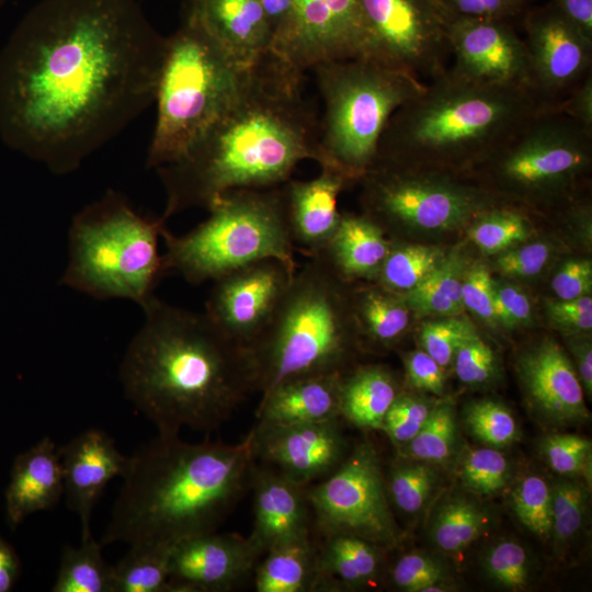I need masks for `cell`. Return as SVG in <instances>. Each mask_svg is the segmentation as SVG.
<instances>
[{
	"label": "cell",
	"mask_w": 592,
	"mask_h": 592,
	"mask_svg": "<svg viewBox=\"0 0 592 592\" xmlns=\"http://www.w3.org/2000/svg\"><path fill=\"white\" fill-rule=\"evenodd\" d=\"M164 47L137 0H41L0 53V138L75 171L155 102Z\"/></svg>",
	"instance_id": "obj_1"
},
{
	"label": "cell",
	"mask_w": 592,
	"mask_h": 592,
	"mask_svg": "<svg viewBox=\"0 0 592 592\" xmlns=\"http://www.w3.org/2000/svg\"><path fill=\"white\" fill-rule=\"evenodd\" d=\"M305 72L272 49L250 64L230 101L180 160L157 169L164 223L208 208L221 195L284 184L303 160L318 163L319 117L304 93Z\"/></svg>",
	"instance_id": "obj_2"
},
{
	"label": "cell",
	"mask_w": 592,
	"mask_h": 592,
	"mask_svg": "<svg viewBox=\"0 0 592 592\" xmlns=\"http://www.w3.org/2000/svg\"><path fill=\"white\" fill-rule=\"evenodd\" d=\"M119 368L126 397L157 428L210 433L255 391L248 346L226 337L206 316L155 295Z\"/></svg>",
	"instance_id": "obj_3"
},
{
	"label": "cell",
	"mask_w": 592,
	"mask_h": 592,
	"mask_svg": "<svg viewBox=\"0 0 592 592\" xmlns=\"http://www.w3.org/2000/svg\"><path fill=\"white\" fill-rule=\"evenodd\" d=\"M254 459L251 433L237 444L158 435L128 456L100 543L171 548L217 531L251 485Z\"/></svg>",
	"instance_id": "obj_4"
},
{
	"label": "cell",
	"mask_w": 592,
	"mask_h": 592,
	"mask_svg": "<svg viewBox=\"0 0 592 592\" xmlns=\"http://www.w3.org/2000/svg\"><path fill=\"white\" fill-rule=\"evenodd\" d=\"M545 105L532 88L482 86L447 69L395 111L373 166L415 169L480 161Z\"/></svg>",
	"instance_id": "obj_5"
},
{
	"label": "cell",
	"mask_w": 592,
	"mask_h": 592,
	"mask_svg": "<svg viewBox=\"0 0 592 592\" xmlns=\"http://www.w3.org/2000/svg\"><path fill=\"white\" fill-rule=\"evenodd\" d=\"M348 283L320 255L297 267L271 322L248 346L261 396L282 382L344 374L357 331Z\"/></svg>",
	"instance_id": "obj_6"
},
{
	"label": "cell",
	"mask_w": 592,
	"mask_h": 592,
	"mask_svg": "<svg viewBox=\"0 0 592 592\" xmlns=\"http://www.w3.org/2000/svg\"><path fill=\"white\" fill-rule=\"evenodd\" d=\"M248 66L186 13L181 26L166 37L149 168L173 163L191 150L230 101Z\"/></svg>",
	"instance_id": "obj_7"
},
{
	"label": "cell",
	"mask_w": 592,
	"mask_h": 592,
	"mask_svg": "<svg viewBox=\"0 0 592 592\" xmlns=\"http://www.w3.org/2000/svg\"><path fill=\"white\" fill-rule=\"evenodd\" d=\"M163 227L161 218H146L121 195L107 192L73 217L60 284L99 299L124 298L141 307L167 275L158 250Z\"/></svg>",
	"instance_id": "obj_8"
},
{
	"label": "cell",
	"mask_w": 592,
	"mask_h": 592,
	"mask_svg": "<svg viewBox=\"0 0 592 592\" xmlns=\"http://www.w3.org/2000/svg\"><path fill=\"white\" fill-rule=\"evenodd\" d=\"M207 210L209 216L186 234L178 236L162 228L167 274L202 284L266 259L296 272L281 185L230 191Z\"/></svg>",
	"instance_id": "obj_9"
},
{
	"label": "cell",
	"mask_w": 592,
	"mask_h": 592,
	"mask_svg": "<svg viewBox=\"0 0 592 592\" xmlns=\"http://www.w3.org/2000/svg\"><path fill=\"white\" fill-rule=\"evenodd\" d=\"M311 71L323 102L318 164L358 180L374 164L391 115L425 83L369 57L326 61Z\"/></svg>",
	"instance_id": "obj_10"
},
{
	"label": "cell",
	"mask_w": 592,
	"mask_h": 592,
	"mask_svg": "<svg viewBox=\"0 0 592 592\" xmlns=\"http://www.w3.org/2000/svg\"><path fill=\"white\" fill-rule=\"evenodd\" d=\"M591 159L592 130L558 104L536 110L480 161L511 190L543 194L580 178Z\"/></svg>",
	"instance_id": "obj_11"
},
{
	"label": "cell",
	"mask_w": 592,
	"mask_h": 592,
	"mask_svg": "<svg viewBox=\"0 0 592 592\" xmlns=\"http://www.w3.org/2000/svg\"><path fill=\"white\" fill-rule=\"evenodd\" d=\"M314 522L321 535L350 534L387 550L401 533L390 506L374 445L361 442L323 480L306 488Z\"/></svg>",
	"instance_id": "obj_12"
},
{
	"label": "cell",
	"mask_w": 592,
	"mask_h": 592,
	"mask_svg": "<svg viewBox=\"0 0 592 592\" xmlns=\"http://www.w3.org/2000/svg\"><path fill=\"white\" fill-rule=\"evenodd\" d=\"M361 179L365 180L366 216L378 225L446 230L464 225L488 204L478 189L440 172L373 166Z\"/></svg>",
	"instance_id": "obj_13"
},
{
	"label": "cell",
	"mask_w": 592,
	"mask_h": 592,
	"mask_svg": "<svg viewBox=\"0 0 592 592\" xmlns=\"http://www.w3.org/2000/svg\"><path fill=\"white\" fill-rule=\"evenodd\" d=\"M367 55L428 83L447 69L449 16L439 0H360Z\"/></svg>",
	"instance_id": "obj_14"
},
{
	"label": "cell",
	"mask_w": 592,
	"mask_h": 592,
	"mask_svg": "<svg viewBox=\"0 0 592 592\" xmlns=\"http://www.w3.org/2000/svg\"><path fill=\"white\" fill-rule=\"evenodd\" d=\"M272 50L303 72L326 61L366 57L360 0H293L289 21Z\"/></svg>",
	"instance_id": "obj_15"
},
{
	"label": "cell",
	"mask_w": 592,
	"mask_h": 592,
	"mask_svg": "<svg viewBox=\"0 0 592 592\" xmlns=\"http://www.w3.org/2000/svg\"><path fill=\"white\" fill-rule=\"evenodd\" d=\"M521 22L532 88L545 104L558 105L592 73V41L549 2L531 5Z\"/></svg>",
	"instance_id": "obj_16"
},
{
	"label": "cell",
	"mask_w": 592,
	"mask_h": 592,
	"mask_svg": "<svg viewBox=\"0 0 592 592\" xmlns=\"http://www.w3.org/2000/svg\"><path fill=\"white\" fill-rule=\"evenodd\" d=\"M293 275L274 259L235 270L214 281L204 312L226 337L249 346L271 322Z\"/></svg>",
	"instance_id": "obj_17"
},
{
	"label": "cell",
	"mask_w": 592,
	"mask_h": 592,
	"mask_svg": "<svg viewBox=\"0 0 592 592\" xmlns=\"http://www.w3.org/2000/svg\"><path fill=\"white\" fill-rule=\"evenodd\" d=\"M448 38V69L456 76L482 86L532 88L525 43L512 22L449 18Z\"/></svg>",
	"instance_id": "obj_18"
},
{
	"label": "cell",
	"mask_w": 592,
	"mask_h": 592,
	"mask_svg": "<svg viewBox=\"0 0 592 592\" xmlns=\"http://www.w3.org/2000/svg\"><path fill=\"white\" fill-rule=\"evenodd\" d=\"M340 418L294 424H257L250 432L254 458L307 487L344 459Z\"/></svg>",
	"instance_id": "obj_19"
},
{
	"label": "cell",
	"mask_w": 592,
	"mask_h": 592,
	"mask_svg": "<svg viewBox=\"0 0 592 592\" xmlns=\"http://www.w3.org/2000/svg\"><path fill=\"white\" fill-rule=\"evenodd\" d=\"M261 555L248 537L210 532L183 539L170 549L171 592H219L251 574Z\"/></svg>",
	"instance_id": "obj_20"
},
{
	"label": "cell",
	"mask_w": 592,
	"mask_h": 592,
	"mask_svg": "<svg viewBox=\"0 0 592 592\" xmlns=\"http://www.w3.org/2000/svg\"><path fill=\"white\" fill-rule=\"evenodd\" d=\"M519 374L528 402L544 422L566 426L589 419L578 373L555 341L545 340L525 352Z\"/></svg>",
	"instance_id": "obj_21"
},
{
	"label": "cell",
	"mask_w": 592,
	"mask_h": 592,
	"mask_svg": "<svg viewBox=\"0 0 592 592\" xmlns=\"http://www.w3.org/2000/svg\"><path fill=\"white\" fill-rule=\"evenodd\" d=\"M64 493L70 510L81 522V540L91 537L92 511L106 485L123 476L128 456L103 431L90 429L59 448Z\"/></svg>",
	"instance_id": "obj_22"
},
{
	"label": "cell",
	"mask_w": 592,
	"mask_h": 592,
	"mask_svg": "<svg viewBox=\"0 0 592 592\" xmlns=\"http://www.w3.org/2000/svg\"><path fill=\"white\" fill-rule=\"evenodd\" d=\"M320 168L310 180L289 179L281 185L293 246L308 258L319 255L332 237L341 218L339 196L352 181L333 167Z\"/></svg>",
	"instance_id": "obj_23"
},
{
	"label": "cell",
	"mask_w": 592,
	"mask_h": 592,
	"mask_svg": "<svg viewBox=\"0 0 592 592\" xmlns=\"http://www.w3.org/2000/svg\"><path fill=\"white\" fill-rule=\"evenodd\" d=\"M253 527L248 536L261 557L269 550L310 537L306 488L271 467L254 466Z\"/></svg>",
	"instance_id": "obj_24"
},
{
	"label": "cell",
	"mask_w": 592,
	"mask_h": 592,
	"mask_svg": "<svg viewBox=\"0 0 592 592\" xmlns=\"http://www.w3.org/2000/svg\"><path fill=\"white\" fill-rule=\"evenodd\" d=\"M186 13L241 65L272 49L274 36L260 0H190Z\"/></svg>",
	"instance_id": "obj_25"
},
{
	"label": "cell",
	"mask_w": 592,
	"mask_h": 592,
	"mask_svg": "<svg viewBox=\"0 0 592 592\" xmlns=\"http://www.w3.org/2000/svg\"><path fill=\"white\" fill-rule=\"evenodd\" d=\"M64 493L59 448L49 436L18 455L5 489V513L12 527L58 503Z\"/></svg>",
	"instance_id": "obj_26"
},
{
	"label": "cell",
	"mask_w": 592,
	"mask_h": 592,
	"mask_svg": "<svg viewBox=\"0 0 592 592\" xmlns=\"http://www.w3.org/2000/svg\"><path fill=\"white\" fill-rule=\"evenodd\" d=\"M342 375L306 376L280 383L261 396L257 409L258 424H294L340 418Z\"/></svg>",
	"instance_id": "obj_27"
},
{
	"label": "cell",
	"mask_w": 592,
	"mask_h": 592,
	"mask_svg": "<svg viewBox=\"0 0 592 592\" xmlns=\"http://www.w3.org/2000/svg\"><path fill=\"white\" fill-rule=\"evenodd\" d=\"M390 246L383 228L368 216L341 214L319 255L346 282L369 280L376 278Z\"/></svg>",
	"instance_id": "obj_28"
},
{
	"label": "cell",
	"mask_w": 592,
	"mask_h": 592,
	"mask_svg": "<svg viewBox=\"0 0 592 592\" xmlns=\"http://www.w3.org/2000/svg\"><path fill=\"white\" fill-rule=\"evenodd\" d=\"M316 544L317 590L358 589L380 576L386 548L350 534H325Z\"/></svg>",
	"instance_id": "obj_29"
},
{
	"label": "cell",
	"mask_w": 592,
	"mask_h": 592,
	"mask_svg": "<svg viewBox=\"0 0 592 592\" xmlns=\"http://www.w3.org/2000/svg\"><path fill=\"white\" fill-rule=\"evenodd\" d=\"M398 394L396 379L383 366H362L344 373L340 385V418L361 429L382 430L385 414Z\"/></svg>",
	"instance_id": "obj_30"
},
{
	"label": "cell",
	"mask_w": 592,
	"mask_h": 592,
	"mask_svg": "<svg viewBox=\"0 0 592 592\" xmlns=\"http://www.w3.org/2000/svg\"><path fill=\"white\" fill-rule=\"evenodd\" d=\"M253 579L258 592L316 591V543L306 537L269 550L258 561Z\"/></svg>",
	"instance_id": "obj_31"
},
{
	"label": "cell",
	"mask_w": 592,
	"mask_h": 592,
	"mask_svg": "<svg viewBox=\"0 0 592 592\" xmlns=\"http://www.w3.org/2000/svg\"><path fill=\"white\" fill-rule=\"evenodd\" d=\"M489 521L480 503L464 494H456L440 504L431 521L429 535L439 550L457 555L485 533Z\"/></svg>",
	"instance_id": "obj_32"
},
{
	"label": "cell",
	"mask_w": 592,
	"mask_h": 592,
	"mask_svg": "<svg viewBox=\"0 0 592 592\" xmlns=\"http://www.w3.org/2000/svg\"><path fill=\"white\" fill-rule=\"evenodd\" d=\"M352 304L357 327L376 343L395 342L409 326L410 309L402 296L379 284L356 293Z\"/></svg>",
	"instance_id": "obj_33"
},
{
	"label": "cell",
	"mask_w": 592,
	"mask_h": 592,
	"mask_svg": "<svg viewBox=\"0 0 592 592\" xmlns=\"http://www.w3.org/2000/svg\"><path fill=\"white\" fill-rule=\"evenodd\" d=\"M102 544L92 536L79 547L62 550L54 592H112L113 566L102 556Z\"/></svg>",
	"instance_id": "obj_34"
},
{
	"label": "cell",
	"mask_w": 592,
	"mask_h": 592,
	"mask_svg": "<svg viewBox=\"0 0 592 592\" xmlns=\"http://www.w3.org/2000/svg\"><path fill=\"white\" fill-rule=\"evenodd\" d=\"M171 548L136 545L113 566L112 592H166Z\"/></svg>",
	"instance_id": "obj_35"
},
{
	"label": "cell",
	"mask_w": 592,
	"mask_h": 592,
	"mask_svg": "<svg viewBox=\"0 0 592 592\" xmlns=\"http://www.w3.org/2000/svg\"><path fill=\"white\" fill-rule=\"evenodd\" d=\"M462 284L463 278L457 260L444 259L424 281L400 295L409 309L418 315L452 317L465 309Z\"/></svg>",
	"instance_id": "obj_36"
},
{
	"label": "cell",
	"mask_w": 592,
	"mask_h": 592,
	"mask_svg": "<svg viewBox=\"0 0 592 592\" xmlns=\"http://www.w3.org/2000/svg\"><path fill=\"white\" fill-rule=\"evenodd\" d=\"M439 482L434 464L402 458L396 462L385 478L387 497L402 515L419 514L429 502Z\"/></svg>",
	"instance_id": "obj_37"
},
{
	"label": "cell",
	"mask_w": 592,
	"mask_h": 592,
	"mask_svg": "<svg viewBox=\"0 0 592 592\" xmlns=\"http://www.w3.org/2000/svg\"><path fill=\"white\" fill-rule=\"evenodd\" d=\"M443 260V251L435 247L390 246L375 280L385 288L403 294L424 281Z\"/></svg>",
	"instance_id": "obj_38"
},
{
	"label": "cell",
	"mask_w": 592,
	"mask_h": 592,
	"mask_svg": "<svg viewBox=\"0 0 592 592\" xmlns=\"http://www.w3.org/2000/svg\"><path fill=\"white\" fill-rule=\"evenodd\" d=\"M550 487V538L561 551L579 536L587 523L591 485L581 478L561 477Z\"/></svg>",
	"instance_id": "obj_39"
},
{
	"label": "cell",
	"mask_w": 592,
	"mask_h": 592,
	"mask_svg": "<svg viewBox=\"0 0 592 592\" xmlns=\"http://www.w3.org/2000/svg\"><path fill=\"white\" fill-rule=\"evenodd\" d=\"M458 428L451 402L442 401L407 444L398 448L402 458L439 465L448 460L456 447Z\"/></svg>",
	"instance_id": "obj_40"
},
{
	"label": "cell",
	"mask_w": 592,
	"mask_h": 592,
	"mask_svg": "<svg viewBox=\"0 0 592 592\" xmlns=\"http://www.w3.org/2000/svg\"><path fill=\"white\" fill-rule=\"evenodd\" d=\"M457 477L470 493L489 497L503 491L510 483L512 467L498 448L481 447L464 452L457 464Z\"/></svg>",
	"instance_id": "obj_41"
},
{
	"label": "cell",
	"mask_w": 592,
	"mask_h": 592,
	"mask_svg": "<svg viewBox=\"0 0 592 592\" xmlns=\"http://www.w3.org/2000/svg\"><path fill=\"white\" fill-rule=\"evenodd\" d=\"M511 508L519 522L543 540L551 534V487L540 476L527 475L512 488Z\"/></svg>",
	"instance_id": "obj_42"
},
{
	"label": "cell",
	"mask_w": 592,
	"mask_h": 592,
	"mask_svg": "<svg viewBox=\"0 0 592 592\" xmlns=\"http://www.w3.org/2000/svg\"><path fill=\"white\" fill-rule=\"evenodd\" d=\"M463 421L468 432L489 447L499 449L513 444L520 437V429L512 412L492 399H481L468 405Z\"/></svg>",
	"instance_id": "obj_43"
},
{
	"label": "cell",
	"mask_w": 592,
	"mask_h": 592,
	"mask_svg": "<svg viewBox=\"0 0 592 592\" xmlns=\"http://www.w3.org/2000/svg\"><path fill=\"white\" fill-rule=\"evenodd\" d=\"M389 576L392 585L406 592H442L451 588L446 566L436 557L419 551L401 555Z\"/></svg>",
	"instance_id": "obj_44"
},
{
	"label": "cell",
	"mask_w": 592,
	"mask_h": 592,
	"mask_svg": "<svg viewBox=\"0 0 592 592\" xmlns=\"http://www.w3.org/2000/svg\"><path fill=\"white\" fill-rule=\"evenodd\" d=\"M540 453L556 474L581 478L591 485L592 444L587 437L572 433H551L540 442Z\"/></svg>",
	"instance_id": "obj_45"
},
{
	"label": "cell",
	"mask_w": 592,
	"mask_h": 592,
	"mask_svg": "<svg viewBox=\"0 0 592 592\" xmlns=\"http://www.w3.org/2000/svg\"><path fill=\"white\" fill-rule=\"evenodd\" d=\"M488 579L509 591L528 587L532 562L527 550L516 540L502 539L490 546L482 559Z\"/></svg>",
	"instance_id": "obj_46"
},
{
	"label": "cell",
	"mask_w": 592,
	"mask_h": 592,
	"mask_svg": "<svg viewBox=\"0 0 592 592\" xmlns=\"http://www.w3.org/2000/svg\"><path fill=\"white\" fill-rule=\"evenodd\" d=\"M528 232V223L520 213L498 209L482 213L469 229V237L481 251L492 254L525 240Z\"/></svg>",
	"instance_id": "obj_47"
},
{
	"label": "cell",
	"mask_w": 592,
	"mask_h": 592,
	"mask_svg": "<svg viewBox=\"0 0 592 592\" xmlns=\"http://www.w3.org/2000/svg\"><path fill=\"white\" fill-rule=\"evenodd\" d=\"M436 405L417 396L398 394L385 414L382 431L400 448L417 435Z\"/></svg>",
	"instance_id": "obj_48"
},
{
	"label": "cell",
	"mask_w": 592,
	"mask_h": 592,
	"mask_svg": "<svg viewBox=\"0 0 592 592\" xmlns=\"http://www.w3.org/2000/svg\"><path fill=\"white\" fill-rule=\"evenodd\" d=\"M476 333L469 321L454 316L422 326L420 339L423 350L441 366L452 364L458 346Z\"/></svg>",
	"instance_id": "obj_49"
},
{
	"label": "cell",
	"mask_w": 592,
	"mask_h": 592,
	"mask_svg": "<svg viewBox=\"0 0 592 592\" xmlns=\"http://www.w3.org/2000/svg\"><path fill=\"white\" fill-rule=\"evenodd\" d=\"M452 364L458 379L468 386H480L496 375L497 358L493 350L477 332L456 350Z\"/></svg>",
	"instance_id": "obj_50"
},
{
	"label": "cell",
	"mask_w": 592,
	"mask_h": 592,
	"mask_svg": "<svg viewBox=\"0 0 592 592\" xmlns=\"http://www.w3.org/2000/svg\"><path fill=\"white\" fill-rule=\"evenodd\" d=\"M449 18L477 20H521L531 0H439Z\"/></svg>",
	"instance_id": "obj_51"
},
{
	"label": "cell",
	"mask_w": 592,
	"mask_h": 592,
	"mask_svg": "<svg viewBox=\"0 0 592 592\" xmlns=\"http://www.w3.org/2000/svg\"><path fill=\"white\" fill-rule=\"evenodd\" d=\"M462 299L467 308L490 325L497 322L494 315V282L485 265L474 266L463 278Z\"/></svg>",
	"instance_id": "obj_52"
},
{
	"label": "cell",
	"mask_w": 592,
	"mask_h": 592,
	"mask_svg": "<svg viewBox=\"0 0 592 592\" xmlns=\"http://www.w3.org/2000/svg\"><path fill=\"white\" fill-rule=\"evenodd\" d=\"M550 254L548 244L534 242L502 253L497 260L498 270L510 276H533L546 265Z\"/></svg>",
	"instance_id": "obj_53"
},
{
	"label": "cell",
	"mask_w": 592,
	"mask_h": 592,
	"mask_svg": "<svg viewBox=\"0 0 592 592\" xmlns=\"http://www.w3.org/2000/svg\"><path fill=\"white\" fill-rule=\"evenodd\" d=\"M405 367L410 387L434 395L443 392L445 383L444 367L424 350H417L407 354Z\"/></svg>",
	"instance_id": "obj_54"
},
{
	"label": "cell",
	"mask_w": 592,
	"mask_h": 592,
	"mask_svg": "<svg viewBox=\"0 0 592 592\" xmlns=\"http://www.w3.org/2000/svg\"><path fill=\"white\" fill-rule=\"evenodd\" d=\"M551 288L560 300L590 295L592 289L591 261L579 259L563 263L551 281Z\"/></svg>",
	"instance_id": "obj_55"
},
{
	"label": "cell",
	"mask_w": 592,
	"mask_h": 592,
	"mask_svg": "<svg viewBox=\"0 0 592 592\" xmlns=\"http://www.w3.org/2000/svg\"><path fill=\"white\" fill-rule=\"evenodd\" d=\"M494 315L505 327L526 323L532 315L530 299L516 286L494 283Z\"/></svg>",
	"instance_id": "obj_56"
},
{
	"label": "cell",
	"mask_w": 592,
	"mask_h": 592,
	"mask_svg": "<svg viewBox=\"0 0 592 592\" xmlns=\"http://www.w3.org/2000/svg\"><path fill=\"white\" fill-rule=\"evenodd\" d=\"M547 309L553 321L559 326L576 331H591L592 298L590 295L569 300L548 301Z\"/></svg>",
	"instance_id": "obj_57"
},
{
	"label": "cell",
	"mask_w": 592,
	"mask_h": 592,
	"mask_svg": "<svg viewBox=\"0 0 592 592\" xmlns=\"http://www.w3.org/2000/svg\"><path fill=\"white\" fill-rule=\"evenodd\" d=\"M559 106L580 125L592 130V73L588 75Z\"/></svg>",
	"instance_id": "obj_58"
},
{
	"label": "cell",
	"mask_w": 592,
	"mask_h": 592,
	"mask_svg": "<svg viewBox=\"0 0 592 592\" xmlns=\"http://www.w3.org/2000/svg\"><path fill=\"white\" fill-rule=\"evenodd\" d=\"M548 2L592 41V0H548Z\"/></svg>",
	"instance_id": "obj_59"
},
{
	"label": "cell",
	"mask_w": 592,
	"mask_h": 592,
	"mask_svg": "<svg viewBox=\"0 0 592 592\" xmlns=\"http://www.w3.org/2000/svg\"><path fill=\"white\" fill-rule=\"evenodd\" d=\"M20 574V560L9 543L0 536V592L13 589Z\"/></svg>",
	"instance_id": "obj_60"
},
{
	"label": "cell",
	"mask_w": 592,
	"mask_h": 592,
	"mask_svg": "<svg viewBox=\"0 0 592 592\" xmlns=\"http://www.w3.org/2000/svg\"><path fill=\"white\" fill-rule=\"evenodd\" d=\"M260 2L272 29L274 43L289 21L293 0H260Z\"/></svg>",
	"instance_id": "obj_61"
},
{
	"label": "cell",
	"mask_w": 592,
	"mask_h": 592,
	"mask_svg": "<svg viewBox=\"0 0 592 592\" xmlns=\"http://www.w3.org/2000/svg\"><path fill=\"white\" fill-rule=\"evenodd\" d=\"M571 351L577 363V373L580 378L583 391L591 397L592 395V348L588 341L574 342L571 344Z\"/></svg>",
	"instance_id": "obj_62"
},
{
	"label": "cell",
	"mask_w": 592,
	"mask_h": 592,
	"mask_svg": "<svg viewBox=\"0 0 592 592\" xmlns=\"http://www.w3.org/2000/svg\"><path fill=\"white\" fill-rule=\"evenodd\" d=\"M5 0H0V4H2Z\"/></svg>",
	"instance_id": "obj_63"
}]
</instances>
